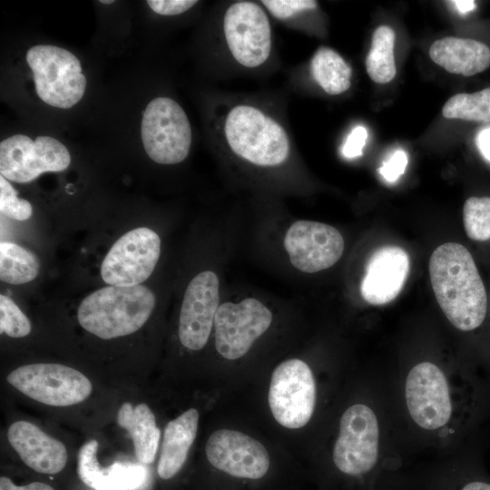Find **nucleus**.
I'll list each match as a JSON object with an SVG mask.
<instances>
[{
    "mask_svg": "<svg viewBox=\"0 0 490 490\" xmlns=\"http://www.w3.org/2000/svg\"><path fill=\"white\" fill-rule=\"evenodd\" d=\"M205 453L214 467L235 477L259 479L270 467V456L265 446L235 430L213 432L206 443Z\"/></svg>",
    "mask_w": 490,
    "mask_h": 490,
    "instance_id": "nucleus-16",
    "label": "nucleus"
},
{
    "mask_svg": "<svg viewBox=\"0 0 490 490\" xmlns=\"http://www.w3.org/2000/svg\"><path fill=\"white\" fill-rule=\"evenodd\" d=\"M268 400L279 424L288 428L304 426L316 403V383L309 365L299 358L279 364L271 376Z\"/></svg>",
    "mask_w": 490,
    "mask_h": 490,
    "instance_id": "nucleus-11",
    "label": "nucleus"
},
{
    "mask_svg": "<svg viewBox=\"0 0 490 490\" xmlns=\"http://www.w3.org/2000/svg\"><path fill=\"white\" fill-rule=\"evenodd\" d=\"M98 442L94 439L83 444L78 453L77 474L81 481L95 490H110L109 470L97 461Z\"/></svg>",
    "mask_w": 490,
    "mask_h": 490,
    "instance_id": "nucleus-26",
    "label": "nucleus"
},
{
    "mask_svg": "<svg viewBox=\"0 0 490 490\" xmlns=\"http://www.w3.org/2000/svg\"><path fill=\"white\" fill-rule=\"evenodd\" d=\"M396 34L387 25L378 26L372 36L371 47L366 57L368 76L377 83H387L397 74L394 56Z\"/></svg>",
    "mask_w": 490,
    "mask_h": 490,
    "instance_id": "nucleus-23",
    "label": "nucleus"
},
{
    "mask_svg": "<svg viewBox=\"0 0 490 490\" xmlns=\"http://www.w3.org/2000/svg\"><path fill=\"white\" fill-rule=\"evenodd\" d=\"M261 3L273 16L281 20L318 6V3L312 0H266Z\"/></svg>",
    "mask_w": 490,
    "mask_h": 490,
    "instance_id": "nucleus-30",
    "label": "nucleus"
},
{
    "mask_svg": "<svg viewBox=\"0 0 490 490\" xmlns=\"http://www.w3.org/2000/svg\"><path fill=\"white\" fill-rule=\"evenodd\" d=\"M310 73L317 83L328 94L346 92L351 84L352 69L339 54L322 46L310 61Z\"/></svg>",
    "mask_w": 490,
    "mask_h": 490,
    "instance_id": "nucleus-22",
    "label": "nucleus"
},
{
    "mask_svg": "<svg viewBox=\"0 0 490 490\" xmlns=\"http://www.w3.org/2000/svg\"><path fill=\"white\" fill-rule=\"evenodd\" d=\"M429 275L435 297L451 324L466 332L480 328L487 297L468 250L456 242L438 246L430 257Z\"/></svg>",
    "mask_w": 490,
    "mask_h": 490,
    "instance_id": "nucleus-1",
    "label": "nucleus"
},
{
    "mask_svg": "<svg viewBox=\"0 0 490 490\" xmlns=\"http://www.w3.org/2000/svg\"><path fill=\"white\" fill-rule=\"evenodd\" d=\"M7 438L22 461L41 474L61 472L68 459L65 446L31 422L19 420L8 428Z\"/></svg>",
    "mask_w": 490,
    "mask_h": 490,
    "instance_id": "nucleus-18",
    "label": "nucleus"
},
{
    "mask_svg": "<svg viewBox=\"0 0 490 490\" xmlns=\"http://www.w3.org/2000/svg\"><path fill=\"white\" fill-rule=\"evenodd\" d=\"M285 261L296 273L314 274L334 266L345 250L340 231L327 223L293 220L286 223L279 238Z\"/></svg>",
    "mask_w": 490,
    "mask_h": 490,
    "instance_id": "nucleus-7",
    "label": "nucleus"
},
{
    "mask_svg": "<svg viewBox=\"0 0 490 490\" xmlns=\"http://www.w3.org/2000/svg\"><path fill=\"white\" fill-rule=\"evenodd\" d=\"M224 259L199 270L183 291L178 338L181 346L189 350H201L213 331L215 315L225 291Z\"/></svg>",
    "mask_w": 490,
    "mask_h": 490,
    "instance_id": "nucleus-5",
    "label": "nucleus"
},
{
    "mask_svg": "<svg viewBox=\"0 0 490 490\" xmlns=\"http://www.w3.org/2000/svg\"><path fill=\"white\" fill-rule=\"evenodd\" d=\"M26 62L34 75L36 93L45 103L69 109L83 96L86 78L80 61L68 50L34 45L27 51Z\"/></svg>",
    "mask_w": 490,
    "mask_h": 490,
    "instance_id": "nucleus-6",
    "label": "nucleus"
},
{
    "mask_svg": "<svg viewBox=\"0 0 490 490\" xmlns=\"http://www.w3.org/2000/svg\"><path fill=\"white\" fill-rule=\"evenodd\" d=\"M224 133L231 152L255 167L277 168L289 159L290 149L285 130L256 107H233L226 117Z\"/></svg>",
    "mask_w": 490,
    "mask_h": 490,
    "instance_id": "nucleus-4",
    "label": "nucleus"
},
{
    "mask_svg": "<svg viewBox=\"0 0 490 490\" xmlns=\"http://www.w3.org/2000/svg\"><path fill=\"white\" fill-rule=\"evenodd\" d=\"M162 251L159 234L147 227L132 229L122 235L105 255L100 269L109 286L141 285L153 272Z\"/></svg>",
    "mask_w": 490,
    "mask_h": 490,
    "instance_id": "nucleus-10",
    "label": "nucleus"
},
{
    "mask_svg": "<svg viewBox=\"0 0 490 490\" xmlns=\"http://www.w3.org/2000/svg\"><path fill=\"white\" fill-rule=\"evenodd\" d=\"M466 235L476 241L490 240V197H470L463 207Z\"/></svg>",
    "mask_w": 490,
    "mask_h": 490,
    "instance_id": "nucleus-27",
    "label": "nucleus"
},
{
    "mask_svg": "<svg viewBox=\"0 0 490 490\" xmlns=\"http://www.w3.org/2000/svg\"><path fill=\"white\" fill-rule=\"evenodd\" d=\"M31 322L15 302L8 296L0 295V332L15 338L27 336Z\"/></svg>",
    "mask_w": 490,
    "mask_h": 490,
    "instance_id": "nucleus-28",
    "label": "nucleus"
},
{
    "mask_svg": "<svg viewBox=\"0 0 490 490\" xmlns=\"http://www.w3.org/2000/svg\"><path fill=\"white\" fill-rule=\"evenodd\" d=\"M368 138V132L364 126H356L348 135L341 152L344 157L352 159L362 155L363 148Z\"/></svg>",
    "mask_w": 490,
    "mask_h": 490,
    "instance_id": "nucleus-32",
    "label": "nucleus"
},
{
    "mask_svg": "<svg viewBox=\"0 0 490 490\" xmlns=\"http://www.w3.org/2000/svg\"><path fill=\"white\" fill-rule=\"evenodd\" d=\"M405 389L407 409L417 426L434 430L448 422L452 414L449 387L436 365H416L407 375Z\"/></svg>",
    "mask_w": 490,
    "mask_h": 490,
    "instance_id": "nucleus-15",
    "label": "nucleus"
},
{
    "mask_svg": "<svg viewBox=\"0 0 490 490\" xmlns=\"http://www.w3.org/2000/svg\"><path fill=\"white\" fill-rule=\"evenodd\" d=\"M117 424L131 436L137 460L142 465L154 461L161 432L151 408L144 403L133 407L125 402L117 415Z\"/></svg>",
    "mask_w": 490,
    "mask_h": 490,
    "instance_id": "nucleus-21",
    "label": "nucleus"
},
{
    "mask_svg": "<svg viewBox=\"0 0 490 490\" xmlns=\"http://www.w3.org/2000/svg\"><path fill=\"white\" fill-rule=\"evenodd\" d=\"M199 412L190 408L165 426L157 473L162 479L173 477L183 466L199 424Z\"/></svg>",
    "mask_w": 490,
    "mask_h": 490,
    "instance_id": "nucleus-20",
    "label": "nucleus"
},
{
    "mask_svg": "<svg viewBox=\"0 0 490 490\" xmlns=\"http://www.w3.org/2000/svg\"><path fill=\"white\" fill-rule=\"evenodd\" d=\"M450 3L453 4L461 14L469 13L475 8V1H451Z\"/></svg>",
    "mask_w": 490,
    "mask_h": 490,
    "instance_id": "nucleus-36",
    "label": "nucleus"
},
{
    "mask_svg": "<svg viewBox=\"0 0 490 490\" xmlns=\"http://www.w3.org/2000/svg\"><path fill=\"white\" fill-rule=\"evenodd\" d=\"M0 490H54V488L42 482H33L25 485H16L8 477L1 476Z\"/></svg>",
    "mask_w": 490,
    "mask_h": 490,
    "instance_id": "nucleus-34",
    "label": "nucleus"
},
{
    "mask_svg": "<svg viewBox=\"0 0 490 490\" xmlns=\"http://www.w3.org/2000/svg\"><path fill=\"white\" fill-rule=\"evenodd\" d=\"M223 31L232 56L241 65L255 68L269 58L271 28L259 5L239 1L230 5L224 15Z\"/></svg>",
    "mask_w": 490,
    "mask_h": 490,
    "instance_id": "nucleus-14",
    "label": "nucleus"
},
{
    "mask_svg": "<svg viewBox=\"0 0 490 490\" xmlns=\"http://www.w3.org/2000/svg\"><path fill=\"white\" fill-rule=\"evenodd\" d=\"M114 1L113 0H101L100 3H103V4H113Z\"/></svg>",
    "mask_w": 490,
    "mask_h": 490,
    "instance_id": "nucleus-37",
    "label": "nucleus"
},
{
    "mask_svg": "<svg viewBox=\"0 0 490 490\" xmlns=\"http://www.w3.org/2000/svg\"><path fill=\"white\" fill-rule=\"evenodd\" d=\"M0 211L1 214L15 220H26L33 213L31 203L17 196L11 183L0 176Z\"/></svg>",
    "mask_w": 490,
    "mask_h": 490,
    "instance_id": "nucleus-29",
    "label": "nucleus"
},
{
    "mask_svg": "<svg viewBox=\"0 0 490 490\" xmlns=\"http://www.w3.org/2000/svg\"><path fill=\"white\" fill-rule=\"evenodd\" d=\"M155 305L156 297L146 286H107L82 300L77 319L89 333L112 339L139 330L150 318Z\"/></svg>",
    "mask_w": 490,
    "mask_h": 490,
    "instance_id": "nucleus-2",
    "label": "nucleus"
},
{
    "mask_svg": "<svg viewBox=\"0 0 490 490\" xmlns=\"http://www.w3.org/2000/svg\"><path fill=\"white\" fill-rule=\"evenodd\" d=\"M70 162L68 149L50 136H38L33 141L15 134L0 143V173L15 182L26 183L44 172H63Z\"/></svg>",
    "mask_w": 490,
    "mask_h": 490,
    "instance_id": "nucleus-13",
    "label": "nucleus"
},
{
    "mask_svg": "<svg viewBox=\"0 0 490 490\" xmlns=\"http://www.w3.org/2000/svg\"><path fill=\"white\" fill-rule=\"evenodd\" d=\"M332 456L338 471L349 476H363L375 468L378 458V425L371 408L357 404L344 412Z\"/></svg>",
    "mask_w": 490,
    "mask_h": 490,
    "instance_id": "nucleus-12",
    "label": "nucleus"
},
{
    "mask_svg": "<svg viewBox=\"0 0 490 490\" xmlns=\"http://www.w3.org/2000/svg\"><path fill=\"white\" fill-rule=\"evenodd\" d=\"M409 257L398 246L377 249L368 259L360 282V294L371 305H384L402 290L409 273Z\"/></svg>",
    "mask_w": 490,
    "mask_h": 490,
    "instance_id": "nucleus-17",
    "label": "nucleus"
},
{
    "mask_svg": "<svg viewBox=\"0 0 490 490\" xmlns=\"http://www.w3.org/2000/svg\"><path fill=\"white\" fill-rule=\"evenodd\" d=\"M442 114L448 119L490 122V87L453 95L445 103Z\"/></svg>",
    "mask_w": 490,
    "mask_h": 490,
    "instance_id": "nucleus-25",
    "label": "nucleus"
},
{
    "mask_svg": "<svg viewBox=\"0 0 490 490\" xmlns=\"http://www.w3.org/2000/svg\"><path fill=\"white\" fill-rule=\"evenodd\" d=\"M432 61L446 71L472 76L490 66V48L484 43L466 38L444 37L429 48Z\"/></svg>",
    "mask_w": 490,
    "mask_h": 490,
    "instance_id": "nucleus-19",
    "label": "nucleus"
},
{
    "mask_svg": "<svg viewBox=\"0 0 490 490\" xmlns=\"http://www.w3.org/2000/svg\"><path fill=\"white\" fill-rule=\"evenodd\" d=\"M265 297L250 291L230 294L225 289L213 326L214 347L223 358L244 357L272 326L274 314Z\"/></svg>",
    "mask_w": 490,
    "mask_h": 490,
    "instance_id": "nucleus-3",
    "label": "nucleus"
},
{
    "mask_svg": "<svg viewBox=\"0 0 490 490\" xmlns=\"http://www.w3.org/2000/svg\"><path fill=\"white\" fill-rule=\"evenodd\" d=\"M7 382L28 397L53 407L84 401L92 393L91 381L75 368L56 363H34L14 369Z\"/></svg>",
    "mask_w": 490,
    "mask_h": 490,
    "instance_id": "nucleus-9",
    "label": "nucleus"
},
{
    "mask_svg": "<svg viewBox=\"0 0 490 490\" xmlns=\"http://www.w3.org/2000/svg\"><path fill=\"white\" fill-rule=\"evenodd\" d=\"M407 165V155L406 152L397 150L383 163L378 172L385 180L394 182L405 172Z\"/></svg>",
    "mask_w": 490,
    "mask_h": 490,
    "instance_id": "nucleus-31",
    "label": "nucleus"
},
{
    "mask_svg": "<svg viewBox=\"0 0 490 490\" xmlns=\"http://www.w3.org/2000/svg\"><path fill=\"white\" fill-rule=\"evenodd\" d=\"M40 262L29 250L10 241L0 243V279L12 285L34 280L38 275Z\"/></svg>",
    "mask_w": 490,
    "mask_h": 490,
    "instance_id": "nucleus-24",
    "label": "nucleus"
},
{
    "mask_svg": "<svg viewBox=\"0 0 490 490\" xmlns=\"http://www.w3.org/2000/svg\"><path fill=\"white\" fill-rule=\"evenodd\" d=\"M476 145L482 156L490 162V127L484 128L477 133Z\"/></svg>",
    "mask_w": 490,
    "mask_h": 490,
    "instance_id": "nucleus-35",
    "label": "nucleus"
},
{
    "mask_svg": "<svg viewBox=\"0 0 490 490\" xmlns=\"http://www.w3.org/2000/svg\"><path fill=\"white\" fill-rule=\"evenodd\" d=\"M150 8L162 15H176L191 8L197 1L192 0H149Z\"/></svg>",
    "mask_w": 490,
    "mask_h": 490,
    "instance_id": "nucleus-33",
    "label": "nucleus"
},
{
    "mask_svg": "<svg viewBox=\"0 0 490 490\" xmlns=\"http://www.w3.org/2000/svg\"><path fill=\"white\" fill-rule=\"evenodd\" d=\"M141 137L149 158L169 165L187 158L192 134L189 119L181 105L169 97H157L143 112Z\"/></svg>",
    "mask_w": 490,
    "mask_h": 490,
    "instance_id": "nucleus-8",
    "label": "nucleus"
}]
</instances>
